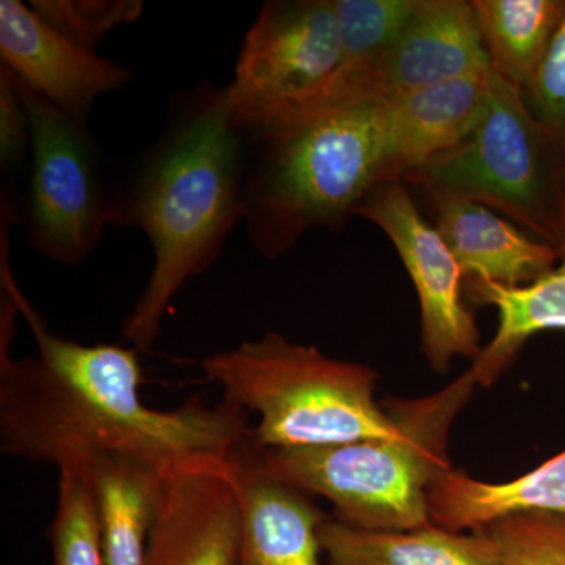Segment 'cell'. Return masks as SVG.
<instances>
[{
  "mask_svg": "<svg viewBox=\"0 0 565 565\" xmlns=\"http://www.w3.org/2000/svg\"><path fill=\"white\" fill-rule=\"evenodd\" d=\"M501 565H565V514H515L487 526Z\"/></svg>",
  "mask_w": 565,
  "mask_h": 565,
  "instance_id": "cell-24",
  "label": "cell"
},
{
  "mask_svg": "<svg viewBox=\"0 0 565 565\" xmlns=\"http://www.w3.org/2000/svg\"><path fill=\"white\" fill-rule=\"evenodd\" d=\"M435 228L455 253L467 280L520 286L555 269L561 252L537 243L482 204L459 196L430 195Z\"/></svg>",
  "mask_w": 565,
  "mask_h": 565,
  "instance_id": "cell-14",
  "label": "cell"
},
{
  "mask_svg": "<svg viewBox=\"0 0 565 565\" xmlns=\"http://www.w3.org/2000/svg\"><path fill=\"white\" fill-rule=\"evenodd\" d=\"M252 448L234 467L243 504L237 565H321L319 527L326 515L307 493L263 475L252 462Z\"/></svg>",
  "mask_w": 565,
  "mask_h": 565,
  "instance_id": "cell-15",
  "label": "cell"
},
{
  "mask_svg": "<svg viewBox=\"0 0 565 565\" xmlns=\"http://www.w3.org/2000/svg\"><path fill=\"white\" fill-rule=\"evenodd\" d=\"M32 126L21 85L6 66L0 65V172L7 177L2 192L14 195L13 185L29 173Z\"/></svg>",
  "mask_w": 565,
  "mask_h": 565,
  "instance_id": "cell-25",
  "label": "cell"
},
{
  "mask_svg": "<svg viewBox=\"0 0 565 565\" xmlns=\"http://www.w3.org/2000/svg\"><path fill=\"white\" fill-rule=\"evenodd\" d=\"M237 462L200 465L167 476L143 565L239 563L243 504L234 478Z\"/></svg>",
  "mask_w": 565,
  "mask_h": 565,
  "instance_id": "cell-11",
  "label": "cell"
},
{
  "mask_svg": "<svg viewBox=\"0 0 565 565\" xmlns=\"http://www.w3.org/2000/svg\"><path fill=\"white\" fill-rule=\"evenodd\" d=\"M247 145L228 93L211 81L178 93L158 139L111 180L109 225L139 230L154 266L122 322L134 349L150 351L174 297L214 264L244 218Z\"/></svg>",
  "mask_w": 565,
  "mask_h": 565,
  "instance_id": "cell-2",
  "label": "cell"
},
{
  "mask_svg": "<svg viewBox=\"0 0 565 565\" xmlns=\"http://www.w3.org/2000/svg\"><path fill=\"white\" fill-rule=\"evenodd\" d=\"M355 214L388 236L414 281L430 366L444 373L456 356L478 359L482 349L475 316L463 302L462 267L438 230L424 221L403 182L375 185Z\"/></svg>",
  "mask_w": 565,
  "mask_h": 565,
  "instance_id": "cell-9",
  "label": "cell"
},
{
  "mask_svg": "<svg viewBox=\"0 0 565 565\" xmlns=\"http://www.w3.org/2000/svg\"><path fill=\"white\" fill-rule=\"evenodd\" d=\"M430 520L455 533H475L509 515L565 514V451L509 482H482L448 468L429 489Z\"/></svg>",
  "mask_w": 565,
  "mask_h": 565,
  "instance_id": "cell-16",
  "label": "cell"
},
{
  "mask_svg": "<svg viewBox=\"0 0 565 565\" xmlns=\"http://www.w3.org/2000/svg\"><path fill=\"white\" fill-rule=\"evenodd\" d=\"M319 542L330 565H501L484 531L462 534L435 525L367 531L326 520Z\"/></svg>",
  "mask_w": 565,
  "mask_h": 565,
  "instance_id": "cell-17",
  "label": "cell"
},
{
  "mask_svg": "<svg viewBox=\"0 0 565 565\" xmlns=\"http://www.w3.org/2000/svg\"><path fill=\"white\" fill-rule=\"evenodd\" d=\"M225 401L259 416L258 449L318 448L392 438L396 419L375 401L379 375L364 364L332 359L315 345L267 332L203 360Z\"/></svg>",
  "mask_w": 565,
  "mask_h": 565,
  "instance_id": "cell-5",
  "label": "cell"
},
{
  "mask_svg": "<svg viewBox=\"0 0 565 565\" xmlns=\"http://www.w3.org/2000/svg\"><path fill=\"white\" fill-rule=\"evenodd\" d=\"M20 315L39 344L35 359L0 351L3 455L79 471L96 457L122 455L170 476L200 465L234 463L252 446L247 412L192 396L174 411L141 401L136 349L63 340L21 291Z\"/></svg>",
  "mask_w": 565,
  "mask_h": 565,
  "instance_id": "cell-1",
  "label": "cell"
},
{
  "mask_svg": "<svg viewBox=\"0 0 565 565\" xmlns=\"http://www.w3.org/2000/svg\"><path fill=\"white\" fill-rule=\"evenodd\" d=\"M51 541L54 565H106L98 505L87 476L61 471Z\"/></svg>",
  "mask_w": 565,
  "mask_h": 565,
  "instance_id": "cell-22",
  "label": "cell"
},
{
  "mask_svg": "<svg viewBox=\"0 0 565 565\" xmlns=\"http://www.w3.org/2000/svg\"><path fill=\"white\" fill-rule=\"evenodd\" d=\"M343 71L355 95H374L379 66L414 17L418 0H332Z\"/></svg>",
  "mask_w": 565,
  "mask_h": 565,
  "instance_id": "cell-21",
  "label": "cell"
},
{
  "mask_svg": "<svg viewBox=\"0 0 565 565\" xmlns=\"http://www.w3.org/2000/svg\"><path fill=\"white\" fill-rule=\"evenodd\" d=\"M20 85L32 126L20 223L31 248L44 258L84 262L109 225L111 181L104 156L87 125Z\"/></svg>",
  "mask_w": 565,
  "mask_h": 565,
  "instance_id": "cell-8",
  "label": "cell"
},
{
  "mask_svg": "<svg viewBox=\"0 0 565 565\" xmlns=\"http://www.w3.org/2000/svg\"><path fill=\"white\" fill-rule=\"evenodd\" d=\"M31 9L63 36L95 52L115 29L141 17L140 0H31Z\"/></svg>",
  "mask_w": 565,
  "mask_h": 565,
  "instance_id": "cell-23",
  "label": "cell"
},
{
  "mask_svg": "<svg viewBox=\"0 0 565 565\" xmlns=\"http://www.w3.org/2000/svg\"><path fill=\"white\" fill-rule=\"evenodd\" d=\"M245 145L243 223L253 247L275 259L308 230L348 221L381 182V95L355 96Z\"/></svg>",
  "mask_w": 565,
  "mask_h": 565,
  "instance_id": "cell-4",
  "label": "cell"
},
{
  "mask_svg": "<svg viewBox=\"0 0 565 565\" xmlns=\"http://www.w3.org/2000/svg\"><path fill=\"white\" fill-rule=\"evenodd\" d=\"M494 68L530 90L565 13L563 0H473Z\"/></svg>",
  "mask_w": 565,
  "mask_h": 565,
  "instance_id": "cell-20",
  "label": "cell"
},
{
  "mask_svg": "<svg viewBox=\"0 0 565 565\" xmlns=\"http://www.w3.org/2000/svg\"><path fill=\"white\" fill-rule=\"evenodd\" d=\"M0 58L20 84L82 125L102 96L134 79L131 68L77 46L21 0H0Z\"/></svg>",
  "mask_w": 565,
  "mask_h": 565,
  "instance_id": "cell-10",
  "label": "cell"
},
{
  "mask_svg": "<svg viewBox=\"0 0 565 565\" xmlns=\"http://www.w3.org/2000/svg\"><path fill=\"white\" fill-rule=\"evenodd\" d=\"M465 373L440 392L385 404L399 426L392 438L258 449L252 462L263 475L333 504L338 522L367 531H411L433 525L429 489L448 470V434L475 392Z\"/></svg>",
  "mask_w": 565,
  "mask_h": 565,
  "instance_id": "cell-3",
  "label": "cell"
},
{
  "mask_svg": "<svg viewBox=\"0 0 565 565\" xmlns=\"http://www.w3.org/2000/svg\"><path fill=\"white\" fill-rule=\"evenodd\" d=\"M470 300L497 308L500 326L467 371L476 385L490 386L533 334L565 330V259L526 285L467 280Z\"/></svg>",
  "mask_w": 565,
  "mask_h": 565,
  "instance_id": "cell-19",
  "label": "cell"
},
{
  "mask_svg": "<svg viewBox=\"0 0 565 565\" xmlns=\"http://www.w3.org/2000/svg\"><path fill=\"white\" fill-rule=\"evenodd\" d=\"M563 207H564V223H565V137L563 148Z\"/></svg>",
  "mask_w": 565,
  "mask_h": 565,
  "instance_id": "cell-27",
  "label": "cell"
},
{
  "mask_svg": "<svg viewBox=\"0 0 565 565\" xmlns=\"http://www.w3.org/2000/svg\"><path fill=\"white\" fill-rule=\"evenodd\" d=\"M534 115L546 128L565 137V13L530 90Z\"/></svg>",
  "mask_w": 565,
  "mask_h": 565,
  "instance_id": "cell-26",
  "label": "cell"
},
{
  "mask_svg": "<svg viewBox=\"0 0 565 565\" xmlns=\"http://www.w3.org/2000/svg\"><path fill=\"white\" fill-rule=\"evenodd\" d=\"M563 259H565V247H564V250H563Z\"/></svg>",
  "mask_w": 565,
  "mask_h": 565,
  "instance_id": "cell-28",
  "label": "cell"
},
{
  "mask_svg": "<svg viewBox=\"0 0 565 565\" xmlns=\"http://www.w3.org/2000/svg\"><path fill=\"white\" fill-rule=\"evenodd\" d=\"M564 139L537 120L523 88L492 65L489 106L475 132L407 178L430 195L459 196L503 212L563 255Z\"/></svg>",
  "mask_w": 565,
  "mask_h": 565,
  "instance_id": "cell-6",
  "label": "cell"
},
{
  "mask_svg": "<svg viewBox=\"0 0 565 565\" xmlns=\"http://www.w3.org/2000/svg\"><path fill=\"white\" fill-rule=\"evenodd\" d=\"M77 473L95 493L106 565H143L167 475L122 455L96 457Z\"/></svg>",
  "mask_w": 565,
  "mask_h": 565,
  "instance_id": "cell-18",
  "label": "cell"
},
{
  "mask_svg": "<svg viewBox=\"0 0 565 565\" xmlns=\"http://www.w3.org/2000/svg\"><path fill=\"white\" fill-rule=\"evenodd\" d=\"M492 70L473 2L418 0L375 73L373 93L396 96Z\"/></svg>",
  "mask_w": 565,
  "mask_h": 565,
  "instance_id": "cell-13",
  "label": "cell"
},
{
  "mask_svg": "<svg viewBox=\"0 0 565 565\" xmlns=\"http://www.w3.org/2000/svg\"><path fill=\"white\" fill-rule=\"evenodd\" d=\"M245 139L285 131L355 95L343 71L332 0H274L245 35L226 85Z\"/></svg>",
  "mask_w": 565,
  "mask_h": 565,
  "instance_id": "cell-7",
  "label": "cell"
},
{
  "mask_svg": "<svg viewBox=\"0 0 565 565\" xmlns=\"http://www.w3.org/2000/svg\"><path fill=\"white\" fill-rule=\"evenodd\" d=\"M490 71L381 96V182L407 180L475 132L489 106Z\"/></svg>",
  "mask_w": 565,
  "mask_h": 565,
  "instance_id": "cell-12",
  "label": "cell"
}]
</instances>
